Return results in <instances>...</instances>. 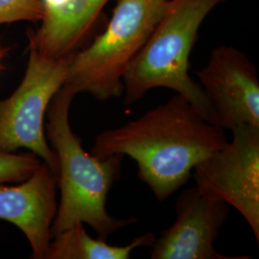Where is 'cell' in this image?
Instances as JSON below:
<instances>
[{"label": "cell", "instance_id": "11", "mask_svg": "<svg viewBox=\"0 0 259 259\" xmlns=\"http://www.w3.org/2000/svg\"><path fill=\"white\" fill-rule=\"evenodd\" d=\"M155 240L156 235L147 232L126 246H112L91 237L83 223H76L52 236L46 259H130L133 250L150 248Z\"/></svg>", "mask_w": 259, "mask_h": 259}, {"label": "cell", "instance_id": "5", "mask_svg": "<svg viewBox=\"0 0 259 259\" xmlns=\"http://www.w3.org/2000/svg\"><path fill=\"white\" fill-rule=\"evenodd\" d=\"M29 59L24 77L8 98L0 100V152L27 149L59 174L55 151L46 135L47 109L62 88L69 57L53 59L28 45Z\"/></svg>", "mask_w": 259, "mask_h": 259}, {"label": "cell", "instance_id": "14", "mask_svg": "<svg viewBox=\"0 0 259 259\" xmlns=\"http://www.w3.org/2000/svg\"><path fill=\"white\" fill-rule=\"evenodd\" d=\"M8 53V48H5V47H0V70L2 69V61L3 59L6 57Z\"/></svg>", "mask_w": 259, "mask_h": 259}, {"label": "cell", "instance_id": "7", "mask_svg": "<svg viewBox=\"0 0 259 259\" xmlns=\"http://www.w3.org/2000/svg\"><path fill=\"white\" fill-rule=\"evenodd\" d=\"M196 75L212 112L213 124L224 130L259 127V79L256 66L236 47L213 48Z\"/></svg>", "mask_w": 259, "mask_h": 259}, {"label": "cell", "instance_id": "2", "mask_svg": "<svg viewBox=\"0 0 259 259\" xmlns=\"http://www.w3.org/2000/svg\"><path fill=\"white\" fill-rule=\"evenodd\" d=\"M74 97L61 88L49 104L46 116L47 140L59 161L58 187L61 191L51 236L80 222L89 225L98 238L106 240L116 231L138 222L134 217L115 218L106 207L108 195L120 178L124 157L98 158L83 150L82 140L69 123Z\"/></svg>", "mask_w": 259, "mask_h": 259}, {"label": "cell", "instance_id": "3", "mask_svg": "<svg viewBox=\"0 0 259 259\" xmlns=\"http://www.w3.org/2000/svg\"><path fill=\"white\" fill-rule=\"evenodd\" d=\"M224 1L169 0L161 19L124 73V106L138 102L153 89L166 88L184 96L213 124L204 91L188 73L189 57L204 19Z\"/></svg>", "mask_w": 259, "mask_h": 259}, {"label": "cell", "instance_id": "13", "mask_svg": "<svg viewBox=\"0 0 259 259\" xmlns=\"http://www.w3.org/2000/svg\"><path fill=\"white\" fill-rule=\"evenodd\" d=\"M44 15L40 0H0V25L24 20L40 21Z\"/></svg>", "mask_w": 259, "mask_h": 259}, {"label": "cell", "instance_id": "9", "mask_svg": "<svg viewBox=\"0 0 259 259\" xmlns=\"http://www.w3.org/2000/svg\"><path fill=\"white\" fill-rule=\"evenodd\" d=\"M58 175L42 162L18 185H0V220L11 223L24 233L31 257L46 259L55 219Z\"/></svg>", "mask_w": 259, "mask_h": 259}, {"label": "cell", "instance_id": "1", "mask_svg": "<svg viewBox=\"0 0 259 259\" xmlns=\"http://www.w3.org/2000/svg\"><path fill=\"white\" fill-rule=\"evenodd\" d=\"M226 141L224 130L204 119L191 103L176 93L139 118L101 132L92 155L133 158L139 180L163 202L189 181L201 160Z\"/></svg>", "mask_w": 259, "mask_h": 259}, {"label": "cell", "instance_id": "15", "mask_svg": "<svg viewBox=\"0 0 259 259\" xmlns=\"http://www.w3.org/2000/svg\"><path fill=\"white\" fill-rule=\"evenodd\" d=\"M157 1H159V2H164V1H166V0H157Z\"/></svg>", "mask_w": 259, "mask_h": 259}, {"label": "cell", "instance_id": "6", "mask_svg": "<svg viewBox=\"0 0 259 259\" xmlns=\"http://www.w3.org/2000/svg\"><path fill=\"white\" fill-rule=\"evenodd\" d=\"M232 141L201 160L193 169L202 194L232 205L259 241V127L232 129Z\"/></svg>", "mask_w": 259, "mask_h": 259}, {"label": "cell", "instance_id": "10", "mask_svg": "<svg viewBox=\"0 0 259 259\" xmlns=\"http://www.w3.org/2000/svg\"><path fill=\"white\" fill-rule=\"evenodd\" d=\"M45 15L28 40L49 58L62 59L89 46L101 31L103 11L111 0H40Z\"/></svg>", "mask_w": 259, "mask_h": 259}, {"label": "cell", "instance_id": "4", "mask_svg": "<svg viewBox=\"0 0 259 259\" xmlns=\"http://www.w3.org/2000/svg\"><path fill=\"white\" fill-rule=\"evenodd\" d=\"M169 0H117L112 16L87 47L69 57L62 89L99 101L120 97L131 61L156 27Z\"/></svg>", "mask_w": 259, "mask_h": 259}, {"label": "cell", "instance_id": "12", "mask_svg": "<svg viewBox=\"0 0 259 259\" xmlns=\"http://www.w3.org/2000/svg\"><path fill=\"white\" fill-rule=\"evenodd\" d=\"M41 160L35 155H17L0 152V185L21 183L27 180Z\"/></svg>", "mask_w": 259, "mask_h": 259}, {"label": "cell", "instance_id": "8", "mask_svg": "<svg viewBox=\"0 0 259 259\" xmlns=\"http://www.w3.org/2000/svg\"><path fill=\"white\" fill-rule=\"evenodd\" d=\"M230 214L229 204L202 194L197 186L178 197L176 220L150 247L152 259H248L227 256L214 248Z\"/></svg>", "mask_w": 259, "mask_h": 259}]
</instances>
